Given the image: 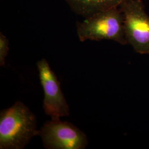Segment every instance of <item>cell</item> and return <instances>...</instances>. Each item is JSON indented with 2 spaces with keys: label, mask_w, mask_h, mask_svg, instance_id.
<instances>
[{
  "label": "cell",
  "mask_w": 149,
  "mask_h": 149,
  "mask_svg": "<svg viewBox=\"0 0 149 149\" xmlns=\"http://www.w3.org/2000/svg\"><path fill=\"white\" fill-rule=\"evenodd\" d=\"M9 51V40L5 36L0 33V65H5L6 58Z\"/></svg>",
  "instance_id": "cell-7"
},
{
  "label": "cell",
  "mask_w": 149,
  "mask_h": 149,
  "mask_svg": "<svg viewBox=\"0 0 149 149\" xmlns=\"http://www.w3.org/2000/svg\"><path fill=\"white\" fill-rule=\"evenodd\" d=\"M37 68L44 93L43 107L45 113L52 119L69 116V107L61 90L60 83L48 61L45 59L38 61Z\"/></svg>",
  "instance_id": "cell-5"
},
{
  "label": "cell",
  "mask_w": 149,
  "mask_h": 149,
  "mask_svg": "<svg viewBox=\"0 0 149 149\" xmlns=\"http://www.w3.org/2000/svg\"><path fill=\"white\" fill-rule=\"evenodd\" d=\"M39 135L47 149H84L88 144L83 132L74 124L60 119L45 123Z\"/></svg>",
  "instance_id": "cell-4"
},
{
  "label": "cell",
  "mask_w": 149,
  "mask_h": 149,
  "mask_svg": "<svg viewBox=\"0 0 149 149\" xmlns=\"http://www.w3.org/2000/svg\"><path fill=\"white\" fill-rule=\"evenodd\" d=\"M76 15L87 18L97 12L119 7L127 0H65Z\"/></svg>",
  "instance_id": "cell-6"
},
{
  "label": "cell",
  "mask_w": 149,
  "mask_h": 149,
  "mask_svg": "<svg viewBox=\"0 0 149 149\" xmlns=\"http://www.w3.org/2000/svg\"><path fill=\"white\" fill-rule=\"evenodd\" d=\"M34 113L21 102L0 113V149H24L39 135Z\"/></svg>",
  "instance_id": "cell-1"
},
{
  "label": "cell",
  "mask_w": 149,
  "mask_h": 149,
  "mask_svg": "<svg viewBox=\"0 0 149 149\" xmlns=\"http://www.w3.org/2000/svg\"><path fill=\"white\" fill-rule=\"evenodd\" d=\"M125 38L138 53L149 55V16L141 0H127L120 6Z\"/></svg>",
  "instance_id": "cell-3"
},
{
  "label": "cell",
  "mask_w": 149,
  "mask_h": 149,
  "mask_svg": "<svg viewBox=\"0 0 149 149\" xmlns=\"http://www.w3.org/2000/svg\"><path fill=\"white\" fill-rule=\"evenodd\" d=\"M77 34L81 42L87 40H111L122 45L127 44L124 17L119 7L101 11L77 22Z\"/></svg>",
  "instance_id": "cell-2"
}]
</instances>
